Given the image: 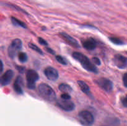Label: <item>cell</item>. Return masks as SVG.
<instances>
[{"instance_id": "obj_1", "label": "cell", "mask_w": 127, "mask_h": 126, "mask_svg": "<svg viewBox=\"0 0 127 126\" xmlns=\"http://www.w3.org/2000/svg\"><path fill=\"white\" fill-rule=\"evenodd\" d=\"M72 56L76 60H77L81 63V64L84 69L89 72L95 73V74L98 72V69L96 67V66L85 55L81 53H78V52H74Z\"/></svg>"}, {"instance_id": "obj_2", "label": "cell", "mask_w": 127, "mask_h": 126, "mask_svg": "<svg viewBox=\"0 0 127 126\" xmlns=\"http://www.w3.org/2000/svg\"><path fill=\"white\" fill-rule=\"evenodd\" d=\"M38 89L40 95L47 101L52 102L56 100L57 96L55 92L47 84H40L38 85Z\"/></svg>"}, {"instance_id": "obj_3", "label": "cell", "mask_w": 127, "mask_h": 126, "mask_svg": "<svg viewBox=\"0 0 127 126\" xmlns=\"http://www.w3.org/2000/svg\"><path fill=\"white\" fill-rule=\"evenodd\" d=\"M78 119L81 124L85 126H91L94 122V116L89 111L84 110L78 114Z\"/></svg>"}, {"instance_id": "obj_4", "label": "cell", "mask_w": 127, "mask_h": 126, "mask_svg": "<svg viewBox=\"0 0 127 126\" xmlns=\"http://www.w3.org/2000/svg\"><path fill=\"white\" fill-rule=\"evenodd\" d=\"M22 42L21 40L19 38H16L12 42L11 44L8 48V55L10 58H14L16 55L17 53L22 49Z\"/></svg>"}, {"instance_id": "obj_5", "label": "cell", "mask_w": 127, "mask_h": 126, "mask_svg": "<svg viewBox=\"0 0 127 126\" xmlns=\"http://www.w3.org/2000/svg\"><path fill=\"white\" fill-rule=\"evenodd\" d=\"M27 86L30 89H34L35 88V82L39 79L38 73L34 70H28L26 73Z\"/></svg>"}, {"instance_id": "obj_6", "label": "cell", "mask_w": 127, "mask_h": 126, "mask_svg": "<svg viewBox=\"0 0 127 126\" xmlns=\"http://www.w3.org/2000/svg\"><path fill=\"white\" fill-rule=\"evenodd\" d=\"M96 84L107 93H110L113 90L114 85L111 80L106 78H100L95 81Z\"/></svg>"}, {"instance_id": "obj_7", "label": "cell", "mask_w": 127, "mask_h": 126, "mask_svg": "<svg viewBox=\"0 0 127 126\" xmlns=\"http://www.w3.org/2000/svg\"><path fill=\"white\" fill-rule=\"evenodd\" d=\"M57 105L62 109L65 111H71L74 109L75 105L70 100H64L63 99L58 100L57 101Z\"/></svg>"}, {"instance_id": "obj_8", "label": "cell", "mask_w": 127, "mask_h": 126, "mask_svg": "<svg viewBox=\"0 0 127 126\" xmlns=\"http://www.w3.org/2000/svg\"><path fill=\"white\" fill-rule=\"evenodd\" d=\"M114 63L119 69H125L127 65V59L126 57L121 54H116L114 58Z\"/></svg>"}, {"instance_id": "obj_9", "label": "cell", "mask_w": 127, "mask_h": 126, "mask_svg": "<svg viewBox=\"0 0 127 126\" xmlns=\"http://www.w3.org/2000/svg\"><path fill=\"white\" fill-rule=\"evenodd\" d=\"M44 74L47 79L52 81H55L58 79V72L54 67H48L44 70Z\"/></svg>"}, {"instance_id": "obj_10", "label": "cell", "mask_w": 127, "mask_h": 126, "mask_svg": "<svg viewBox=\"0 0 127 126\" xmlns=\"http://www.w3.org/2000/svg\"><path fill=\"white\" fill-rule=\"evenodd\" d=\"M14 77V72L12 70H8L0 77V84L5 86L10 84Z\"/></svg>"}, {"instance_id": "obj_11", "label": "cell", "mask_w": 127, "mask_h": 126, "mask_svg": "<svg viewBox=\"0 0 127 126\" xmlns=\"http://www.w3.org/2000/svg\"><path fill=\"white\" fill-rule=\"evenodd\" d=\"M60 36L63 38V39L68 44H69V45H71V46L74 47V48H79V44L78 43V41L74 38L73 37H71L70 35H69L67 33H64V32H62L60 33Z\"/></svg>"}, {"instance_id": "obj_12", "label": "cell", "mask_w": 127, "mask_h": 126, "mask_svg": "<svg viewBox=\"0 0 127 126\" xmlns=\"http://www.w3.org/2000/svg\"><path fill=\"white\" fill-rule=\"evenodd\" d=\"M83 45L88 50H93L97 47V42L93 38H89L83 41Z\"/></svg>"}, {"instance_id": "obj_13", "label": "cell", "mask_w": 127, "mask_h": 126, "mask_svg": "<svg viewBox=\"0 0 127 126\" xmlns=\"http://www.w3.org/2000/svg\"><path fill=\"white\" fill-rule=\"evenodd\" d=\"M22 83H23V80H22V77L19 76L17 77V79L14 84V89L15 91L19 95H22L23 93V90L21 87V86L23 84Z\"/></svg>"}, {"instance_id": "obj_14", "label": "cell", "mask_w": 127, "mask_h": 126, "mask_svg": "<svg viewBox=\"0 0 127 126\" xmlns=\"http://www.w3.org/2000/svg\"><path fill=\"white\" fill-rule=\"evenodd\" d=\"M78 84L79 85V87H80L81 90L83 91L84 93H85L86 94H89L90 93V88H89V86H88V84H86L84 81H82V80H79L78 81Z\"/></svg>"}, {"instance_id": "obj_15", "label": "cell", "mask_w": 127, "mask_h": 126, "mask_svg": "<svg viewBox=\"0 0 127 126\" xmlns=\"http://www.w3.org/2000/svg\"><path fill=\"white\" fill-rule=\"evenodd\" d=\"M11 22H12V24L14 25L22 27V28H27V25H26V23H24L23 22H22V21H20V20L16 19V17H11Z\"/></svg>"}, {"instance_id": "obj_16", "label": "cell", "mask_w": 127, "mask_h": 126, "mask_svg": "<svg viewBox=\"0 0 127 126\" xmlns=\"http://www.w3.org/2000/svg\"><path fill=\"white\" fill-rule=\"evenodd\" d=\"M59 90L64 93H69L72 91V88L69 85L65 84H62L59 85Z\"/></svg>"}, {"instance_id": "obj_17", "label": "cell", "mask_w": 127, "mask_h": 126, "mask_svg": "<svg viewBox=\"0 0 127 126\" xmlns=\"http://www.w3.org/2000/svg\"><path fill=\"white\" fill-rule=\"evenodd\" d=\"M109 40H110L112 43H113L114 44H117V45H122V44H124V41L122 40L119 38H117V37H109Z\"/></svg>"}, {"instance_id": "obj_18", "label": "cell", "mask_w": 127, "mask_h": 126, "mask_svg": "<svg viewBox=\"0 0 127 126\" xmlns=\"http://www.w3.org/2000/svg\"><path fill=\"white\" fill-rule=\"evenodd\" d=\"M29 46L30 48H31L32 49H33V50L35 51L36 52H37V53H39L40 54H42V55H43V51H42L41 50L40 48H38V47L37 46V45H35V44H33V43H29Z\"/></svg>"}, {"instance_id": "obj_19", "label": "cell", "mask_w": 127, "mask_h": 126, "mask_svg": "<svg viewBox=\"0 0 127 126\" xmlns=\"http://www.w3.org/2000/svg\"><path fill=\"white\" fill-rule=\"evenodd\" d=\"M18 58L19 61L22 63H26L27 61V59H28L27 55L25 53H20L18 55Z\"/></svg>"}, {"instance_id": "obj_20", "label": "cell", "mask_w": 127, "mask_h": 126, "mask_svg": "<svg viewBox=\"0 0 127 126\" xmlns=\"http://www.w3.org/2000/svg\"><path fill=\"white\" fill-rule=\"evenodd\" d=\"M56 59L58 62H59L60 64H63V65H66L68 63H67V61L66 60V59L64 58H63L62 56H56Z\"/></svg>"}, {"instance_id": "obj_21", "label": "cell", "mask_w": 127, "mask_h": 126, "mask_svg": "<svg viewBox=\"0 0 127 126\" xmlns=\"http://www.w3.org/2000/svg\"><path fill=\"white\" fill-rule=\"evenodd\" d=\"M38 42H39V43L40 44H42V45H44V46H47L48 45V43H47V41L45 40H44L43 38H41V37H39L38 39Z\"/></svg>"}, {"instance_id": "obj_22", "label": "cell", "mask_w": 127, "mask_h": 126, "mask_svg": "<svg viewBox=\"0 0 127 126\" xmlns=\"http://www.w3.org/2000/svg\"><path fill=\"white\" fill-rule=\"evenodd\" d=\"M61 98L64 100H70L71 96L68 93H63L61 95Z\"/></svg>"}, {"instance_id": "obj_23", "label": "cell", "mask_w": 127, "mask_h": 126, "mask_svg": "<svg viewBox=\"0 0 127 126\" xmlns=\"http://www.w3.org/2000/svg\"><path fill=\"white\" fill-rule=\"evenodd\" d=\"M93 62L94 63V64H97L98 65H100L101 64V63H100V59L98 58H96V57H94L93 58Z\"/></svg>"}, {"instance_id": "obj_24", "label": "cell", "mask_w": 127, "mask_h": 126, "mask_svg": "<svg viewBox=\"0 0 127 126\" xmlns=\"http://www.w3.org/2000/svg\"><path fill=\"white\" fill-rule=\"evenodd\" d=\"M16 69H17V70H19V72L20 73H23L25 70L24 67L21 66H17V65H16Z\"/></svg>"}, {"instance_id": "obj_25", "label": "cell", "mask_w": 127, "mask_h": 126, "mask_svg": "<svg viewBox=\"0 0 127 126\" xmlns=\"http://www.w3.org/2000/svg\"><path fill=\"white\" fill-rule=\"evenodd\" d=\"M127 74H125L124 75V77H123V81H124V86L125 87H127Z\"/></svg>"}, {"instance_id": "obj_26", "label": "cell", "mask_w": 127, "mask_h": 126, "mask_svg": "<svg viewBox=\"0 0 127 126\" xmlns=\"http://www.w3.org/2000/svg\"><path fill=\"white\" fill-rule=\"evenodd\" d=\"M122 103L123 105L124 106V107H126L127 106V97H125L124 99L122 100Z\"/></svg>"}, {"instance_id": "obj_27", "label": "cell", "mask_w": 127, "mask_h": 126, "mask_svg": "<svg viewBox=\"0 0 127 126\" xmlns=\"http://www.w3.org/2000/svg\"><path fill=\"white\" fill-rule=\"evenodd\" d=\"M3 71V64H2V61L0 59V74Z\"/></svg>"}, {"instance_id": "obj_28", "label": "cell", "mask_w": 127, "mask_h": 126, "mask_svg": "<svg viewBox=\"0 0 127 126\" xmlns=\"http://www.w3.org/2000/svg\"><path fill=\"white\" fill-rule=\"evenodd\" d=\"M45 49L48 52V53H50V54H55V51L53 50V49H51V48H46Z\"/></svg>"}]
</instances>
